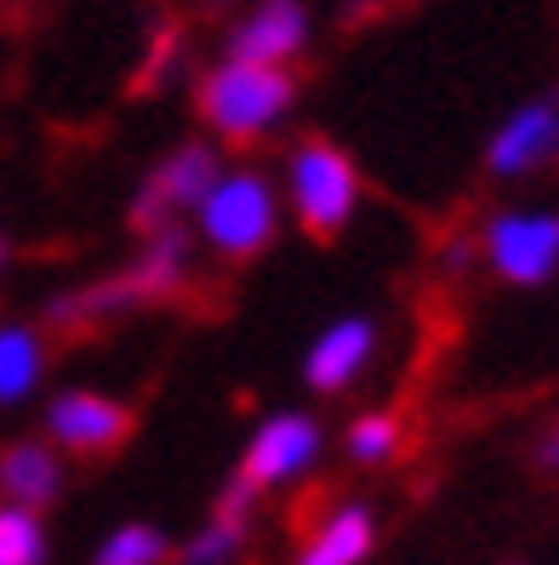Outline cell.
Returning a JSON list of instances; mask_svg holds the SVG:
<instances>
[{"instance_id":"14","label":"cell","mask_w":559,"mask_h":565,"mask_svg":"<svg viewBox=\"0 0 559 565\" xmlns=\"http://www.w3.org/2000/svg\"><path fill=\"white\" fill-rule=\"evenodd\" d=\"M41 377V338L29 326H0V406L23 401Z\"/></svg>"},{"instance_id":"1","label":"cell","mask_w":559,"mask_h":565,"mask_svg":"<svg viewBox=\"0 0 559 565\" xmlns=\"http://www.w3.org/2000/svg\"><path fill=\"white\" fill-rule=\"evenodd\" d=\"M291 97H298V75H291L286 63H240V57H228V63H217L212 75H201V86H194V109H201V120L212 131H223L228 143H251L291 109Z\"/></svg>"},{"instance_id":"16","label":"cell","mask_w":559,"mask_h":565,"mask_svg":"<svg viewBox=\"0 0 559 565\" xmlns=\"http://www.w3.org/2000/svg\"><path fill=\"white\" fill-rule=\"evenodd\" d=\"M166 559V537L154 525H120L115 537L97 548V565H160Z\"/></svg>"},{"instance_id":"15","label":"cell","mask_w":559,"mask_h":565,"mask_svg":"<svg viewBox=\"0 0 559 565\" xmlns=\"http://www.w3.org/2000/svg\"><path fill=\"white\" fill-rule=\"evenodd\" d=\"M46 537L29 509H0V565H41Z\"/></svg>"},{"instance_id":"17","label":"cell","mask_w":559,"mask_h":565,"mask_svg":"<svg viewBox=\"0 0 559 565\" xmlns=\"http://www.w3.org/2000/svg\"><path fill=\"white\" fill-rule=\"evenodd\" d=\"M240 525H246V520H223V514H217L201 537L183 548V559H189V565H228V559H235V548H240Z\"/></svg>"},{"instance_id":"2","label":"cell","mask_w":559,"mask_h":565,"mask_svg":"<svg viewBox=\"0 0 559 565\" xmlns=\"http://www.w3.org/2000/svg\"><path fill=\"white\" fill-rule=\"evenodd\" d=\"M183 263H189V241L178 228H160L149 235V252L131 263V269L109 275L104 286L75 291V297H57L52 303V326H92V320H115L126 309H149V303H166V297L183 291Z\"/></svg>"},{"instance_id":"8","label":"cell","mask_w":559,"mask_h":565,"mask_svg":"<svg viewBox=\"0 0 559 565\" xmlns=\"http://www.w3.org/2000/svg\"><path fill=\"white\" fill-rule=\"evenodd\" d=\"M491 263L514 286H537L559 263V217H497L491 223Z\"/></svg>"},{"instance_id":"19","label":"cell","mask_w":559,"mask_h":565,"mask_svg":"<svg viewBox=\"0 0 559 565\" xmlns=\"http://www.w3.org/2000/svg\"><path fill=\"white\" fill-rule=\"evenodd\" d=\"M542 469H559V428L542 440Z\"/></svg>"},{"instance_id":"21","label":"cell","mask_w":559,"mask_h":565,"mask_svg":"<svg viewBox=\"0 0 559 565\" xmlns=\"http://www.w3.org/2000/svg\"><path fill=\"white\" fill-rule=\"evenodd\" d=\"M354 7H359V0H354Z\"/></svg>"},{"instance_id":"7","label":"cell","mask_w":559,"mask_h":565,"mask_svg":"<svg viewBox=\"0 0 559 565\" xmlns=\"http://www.w3.org/2000/svg\"><path fill=\"white\" fill-rule=\"evenodd\" d=\"M314 451H320V423L303 417V412H286V417L257 428V440L246 446V462H240V480L251 491L280 486L291 475H303L309 462H314Z\"/></svg>"},{"instance_id":"5","label":"cell","mask_w":559,"mask_h":565,"mask_svg":"<svg viewBox=\"0 0 559 565\" xmlns=\"http://www.w3.org/2000/svg\"><path fill=\"white\" fill-rule=\"evenodd\" d=\"M217 183V154L206 143H183L178 154H166L149 172V183L138 189V201H131V228L138 235H160V228H172L178 212L201 206V194Z\"/></svg>"},{"instance_id":"4","label":"cell","mask_w":559,"mask_h":565,"mask_svg":"<svg viewBox=\"0 0 559 565\" xmlns=\"http://www.w3.org/2000/svg\"><path fill=\"white\" fill-rule=\"evenodd\" d=\"M201 235L228 257V263H246L262 246L275 241V194L262 178L235 172V178H217L201 194Z\"/></svg>"},{"instance_id":"9","label":"cell","mask_w":559,"mask_h":565,"mask_svg":"<svg viewBox=\"0 0 559 565\" xmlns=\"http://www.w3.org/2000/svg\"><path fill=\"white\" fill-rule=\"evenodd\" d=\"M303 41H309L303 0H262V7L235 29L228 52H235L240 63H286V57L303 52Z\"/></svg>"},{"instance_id":"18","label":"cell","mask_w":559,"mask_h":565,"mask_svg":"<svg viewBox=\"0 0 559 565\" xmlns=\"http://www.w3.org/2000/svg\"><path fill=\"white\" fill-rule=\"evenodd\" d=\"M394 446H400V423H394V417H359L354 435H348V451H354L359 462H377V457H388Z\"/></svg>"},{"instance_id":"10","label":"cell","mask_w":559,"mask_h":565,"mask_svg":"<svg viewBox=\"0 0 559 565\" xmlns=\"http://www.w3.org/2000/svg\"><path fill=\"white\" fill-rule=\"evenodd\" d=\"M553 149H559V109L531 104L497 131V143H491V172H503V178L531 172V166H542Z\"/></svg>"},{"instance_id":"3","label":"cell","mask_w":559,"mask_h":565,"mask_svg":"<svg viewBox=\"0 0 559 565\" xmlns=\"http://www.w3.org/2000/svg\"><path fill=\"white\" fill-rule=\"evenodd\" d=\"M354 194H359L354 160L337 143L303 138L291 149V206H298V223L314 246H332L343 235V223L354 212Z\"/></svg>"},{"instance_id":"11","label":"cell","mask_w":559,"mask_h":565,"mask_svg":"<svg viewBox=\"0 0 559 565\" xmlns=\"http://www.w3.org/2000/svg\"><path fill=\"white\" fill-rule=\"evenodd\" d=\"M366 354H372V320H343L309 349V383L332 394L366 365Z\"/></svg>"},{"instance_id":"20","label":"cell","mask_w":559,"mask_h":565,"mask_svg":"<svg viewBox=\"0 0 559 565\" xmlns=\"http://www.w3.org/2000/svg\"><path fill=\"white\" fill-rule=\"evenodd\" d=\"M0 257H7V246H0Z\"/></svg>"},{"instance_id":"12","label":"cell","mask_w":559,"mask_h":565,"mask_svg":"<svg viewBox=\"0 0 559 565\" xmlns=\"http://www.w3.org/2000/svg\"><path fill=\"white\" fill-rule=\"evenodd\" d=\"M0 491L12 497L18 509H41L57 497V457L46 446H7L0 451Z\"/></svg>"},{"instance_id":"6","label":"cell","mask_w":559,"mask_h":565,"mask_svg":"<svg viewBox=\"0 0 559 565\" xmlns=\"http://www.w3.org/2000/svg\"><path fill=\"white\" fill-rule=\"evenodd\" d=\"M46 423H52V440L80 451V457H109L131 440V412L120 401H104V394H86V388L57 394Z\"/></svg>"},{"instance_id":"13","label":"cell","mask_w":559,"mask_h":565,"mask_svg":"<svg viewBox=\"0 0 559 565\" xmlns=\"http://www.w3.org/2000/svg\"><path fill=\"white\" fill-rule=\"evenodd\" d=\"M366 548H372V514L366 509H337L309 537V548H303L298 565H359V559H366Z\"/></svg>"}]
</instances>
